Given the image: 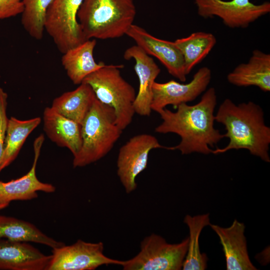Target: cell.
<instances>
[{
  "label": "cell",
  "instance_id": "23",
  "mask_svg": "<svg viewBox=\"0 0 270 270\" xmlns=\"http://www.w3.org/2000/svg\"><path fill=\"white\" fill-rule=\"evenodd\" d=\"M189 230L187 252L182 269L184 270H204L207 268L208 258L202 253L199 238L203 228L210 224L209 214L194 216L186 215L184 220Z\"/></svg>",
  "mask_w": 270,
  "mask_h": 270
},
{
  "label": "cell",
  "instance_id": "12",
  "mask_svg": "<svg viewBox=\"0 0 270 270\" xmlns=\"http://www.w3.org/2000/svg\"><path fill=\"white\" fill-rule=\"evenodd\" d=\"M147 54L156 58L168 72L182 82L186 80L184 57L174 42L157 38L145 29L133 24L126 33Z\"/></svg>",
  "mask_w": 270,
  "mask_h": 270
},
{
  "label": "cell",
  "instance_id": "20",
  "mask_svg": "<svg viewBox=\"0 0 270 270\" xmlns=\"http://www.w3.org/2000/svg\"><path fill=\"white\" fill-rule=\"evenodd\" d=\"M96 99L92 88L82 82L75 90L54 98L51 107L60 114L82 124Z\"/></svg>",
  "mask_w": 270,
  "mask_h": 270
},
{
  "label": "cell",
  "instance_id": "27",
  "mask_svg": "<svg viewBox=\"0 0 270 270\" xmlns=\"http://www.w3.org/2000/svg\"><path fill=\"white\" fill-rule=\"evenodd\" d=\"M23 10L22 0H0V20L20 14Z\"/></svg>",
  "mask_w": 270,
  "mask_h": 270
},
{
  "label": "cell",
  "instance_id": "1",
  "mask_svg": "<svg viewBox=\"0 0 270 270\" xmlns=\"http://www.w3.org/2000/svg\"><path fill=\"white\" fill-rule=\"evenodd\" d=\"M216 104V90L210 88L195 104H182L176 112L166 108L158 113L162 122L154 132L164 134L174 133L180 136V143L168 146V150H178L182 154H212L214 149L211 148H214L224 138V134L214 127Z\"/></svg>",
  "mask_w": 270,
  "mask_h": 270
},
{
  "label": "cell",
  "instance_id": "15",
  "mask_svg": "<svg viewBox=\"0 0 270 270\" xmlns=\"http://www.w3.org/2000/svg\"><path fill=\"white\" fill-rule=\"evenodd\" d=\"M218 236L226 258L227 270H256L251 262L244 236V224L234 220L228 227L211 224Z\"/></svg>",
  "mask_w": 270,
  "mask_h": 270
},
{
  "label": "cell",
  "instance_id": "22",
  "mask_svg": "<svg viewBox=\"0 0 270 270\" xmlns=\"http://www.w3.org/2000/svg\"><path fill=\"white\" fill-rule=\"evenodd\" d=\"M41 121L40 117L26 120H20L13 116L8 118L4 151L0 166V172L16 159L28 136Z\"/></svg>",
  "mask_w": 270,
  "mask_h": 270
},
{
  "label": "cell",
  "instance_id": "13",
  "mask_svg": "<svg viewBox=\"0 0 270 270\" xmlns=\"http://www.w3.org/2000/svg\"><path fill=\"white\" fill-rule=\"evenodd\" d=\"M44 139V136L40 134L35 140L34 162L26 174L7 182L0 180V204L8 206L12 201L34 199L38 196V192L52 193L56 191L54 185L40 181L36 174V166Z\"/></svg>",
  "mask_w": 270,
  "mask_h": 270
},
{
  "label": "cell",
  "instance_id": "21",
  "mask_svg": "<svg viewBox=\"0 0 270 270\" xmlns=\"http://www.w3.org/2000/svg\"><path fill=\"white\" fill-rule=\"evenodd\" d=\"M32 242L46 246L52 249L65 244L46 234L34 224L16 218L0 215V238Z\"/></svg>",
  "mask_w": 270,
  "mask_h": 270
},
{
  "label": "cell",
  "instance_id": "8",
  "mask_svg": "<svg viewBox=\"0 0 270 270\" xmlns=\"http://www.w3.org/2000/svg\"><path fill=\"white\" fill-rule=\"evenodd\" d=\"M104 252L102 242L78 240L70 245L52 249L46 270H94L104 265H122L123 260L108 258Z\"/></svg>",
  "mask_w": 270,
  "mask_h": 270
},
{
  "label": "cell",
  "instance_id": "2",
  "mask_svg": "<svg viewBox=\"0 0 270 270\" xmlns=\"http://www.w3.org/2000/svg\"><path fill=\"white\" fill-rule=\"evenodd\" d=\"M215 121L224 126V137L229 138V142L223 148L213 150L212 154L245 149L263 161L270 162V128L265 124L264 112L259 105L252 102L236 104L226 98L218 110Z\"/></svg>",
  "mask_w": 270,
  "mask_h": 270
},
{
  "label": "cell",
  "instance_id": "4",
  "mask_svg": "<svg viewBox=\"0 0 270 270\" xmlns=\"http://www.w3.org/2000/svg\"><path fill=\"white\" fill-rule=\"evenodd\" d=\"M81 126L82 144L78 152L74 156V168L85 166L105 156L123 131L116 124L114 109L97 98Z\"/></svg>",
  "mask_w": 270,
  "mask_h": 270
},
{
  "label": "cell",
  "instance_id": "28",
  "mask_svg": "<svg viewBox=\"0 0 270 270\" xmlns=\"http://www.w3.org/2000/svg\"><path fill=\"white\" fill-rule=\"evenodd\" d=\"M5 206L3 204H0V210L6 208Z\"/></svg>",
  "mask_w": 270,
  "mask_h": 270
},
{
  "label": "cell",
  "instance_id": "5",
  "mask_svg": "<svg viewBox=\"0 0 270 270\" xmlns=\"http://www.w3.org/2000/svg\"><path fill=\"white\" fill-rule=\"evenodd\" d=\"M123 68V64H105L82 82L92 88L100 102L114 109L116 124L122 130L132 122L136 94L134 87L122 76L120 70Z\"/></svg>",
  "mask_w": 270,
  "mask_h": 270
},
{
  "label": "cell",
  "instance_id": "25",
  "mask_svg": "<svg viewBox=\"0 0 270 270\" xmlns=\"http://www.w3.org/2000/svg\"><path fill=\"white\" fill-rule=\"evenodd\" d=\"M54 0H22L24 10L21 22L28 34L33 38H42L48 10Z\"/></svg>",
  "mask_w": 270,
  "mask_h": 270
},
{
  "label": "cell",
  "instance_id": "3",
  "mask_svg": "<svg viewBox=\"0 0 270 270\" xmlns=\"http://www.w3.org/2000/svg\"><path fill=\"white\" fill-rule=\"evenodd\" d=\"M136 14L134 0H83L77 18L86 40H107L126 35Z\"/></svg>",
  "mask_w": 270,
  "mask_h": 270
},
{
  "label": "cell",
  "instance_id": "14",
  "mask_svg": "<svg viewBox=\"0 0 270 270\" xmlns=\"http://www.w3.org/2000/svg\"><path fill=\"white\" fill-rule=\"evenodd\" d=\"M124 58L134 60V69L138 79V90L134 102V112L140 116H150L152 112V86L160 69L154 60L136 44L125 50Z\"/></svg>",
  "mask_w": 270,
  "mask_h": 270
},
{
  "label": "cell",
  "instance_id": "17",
  "mask_svg": "<svg viewBox=\"0 0 270 270\" xmlns=\"http://www.w3.org/2000/svg\"><path fill=\"white\" fill-rule=\"evenodd\" d=\"M42 120L44 130L50 140L60 147L68 148L73 156L78 152L82 144L81 124L51 106L44 108Z\"/></svg>",
  "mask_w": 270,
  "mask_h": 270
},
{
  "label": "cell",
  "instance_id": "16",
  "mask_svg": "<svg viewBox=\"0 0 270 270\" xmlns=\"http://www.w3.org/2000/svg\"><path fill=\"white\" fill-rule=\"evenodd\" d=\"M50 257L28 242L0 238V270H46Z\"/></svg>",
  "mask_w": 270,
  "mask_h": 270
},
{
  "label": "cell",
  "instance_id": "11",
  "mask_svg": "<svg viewBox=\"0 0 270 270\" xmlns=\"http://www.w3.org/2000/svg\"><path fill=\"white\" fill-rule=\"evenodd\" d=\"M211 78L210 70L204 66L198 70L187 84L174 80L164 83L155 82L152 86V110L158 113L168 105L176 109L182 104L194 100L206 90Z\"/></svg>",
  "mask_w": 270,
  "mask_h": 270
},
{
  "label": "cell",
  "instance_id": "7",
  "mask_svg": "<svg viewBox=\"0 0 270 270\" xmlns=\"http://www.w3.org/2000/svg\"><path fill=\"white\" fill-rule=\"evenodd\" d=\"M83 0H54L46 18L44 29L62 54L86 40L77 15Z\"/></svg>",
  "mask_w": 270,
  "mask_h": 270
},
{
  "label": "cell",
  "instance_id": "6",
  "mask_svg": "<svg viewBox=\"0 0 270 270\" xmlns=\"http://www.w3.org/2000/svg\"><path fill=\"white\" fill-rule=\"evenodd\" d=\"M188 237L177 244L168 243L152 234L140 242V250L132 258L123 260L124 270H180L182 269L188 246Z\"/></svg>",
  "mask_w": 270,
  "mask_h": 270
},
{
  "label": "cell",
  "instance_id": "18",
  "mask_svg": "<svg viewBox=\"0 0 270 270\" xmlns=\"http://www.w3.org/2000/svg\"><path fill=\"white\" fill-rule=\"evenodd\" d=\"M229 83L240 87L254 86L264 92L270 91V54L253 50L246 63L237 66L227 76Z\"/></svg>",
  "mask_w": 270,
  "mask_h": 270
},
{
  "label": "cell",
  "instance_id": "10",
  "mask_svg": "<svg viewBox=\"0 0 270 270\" xmlns=\"http://www.w3.org/2000/svg\"><path fill=\"white\" fill-rule=\"evenodd\" d=\"M198 14L204 18L218 16L230 28H246L270 12V2L256 4L250 0H194Z\"/></svg>",
  "mask_w": 270,
  "mask_h": 270
},
{
  "label": "cell",
  "instance_id": "9",
  "mask_svg": "<svg viewBox=\"0 0 270 270\" xmlns=\"http://www.w3.org/2000/svg\"><path fill=\"white\" fill-rule=\"evenodd\" d=\"M156 148L167 150L168 146L160 144L156 137L147 134L134 136L120 148L117 174L126 193L136 189V178L146 168L150 152Z\"/></svg>",
  "mask_w": 270,
  "mask_h": 270
},
{
  "label": "cell",
  "instance_id": "26",
  "mask_svg": "<svg viewBox=\"0 0 270 270\" xmlns=\"http://www.w3.org/2000/svg\"><path fill=\"white\" fill-rule=\"evenodd\" d=\"M8 98L7 93L0 87V166L4 151L8 120L7 116Z\"/></svg>",
  "mask_w": 270,
  "mask_h": 270
},
{
  "label": "cell",
  "instance_id": "19",
  "mask_svg": "<svg viewBox=\"0 0 270 270\" xmlns=\"http://www.w3.org/2000/svg\"><path fill=\"white\" fill-rule=\"evenodd\" d=\"M96 44V39L88 40L62 54V64L74 84H81L86 76L105 65L94 58Z\"/></svg>",
  "mask_w": 270,
  "mask_h": 270
},
{
  "label": "cell",
  "instance_id": "24",
  "mask_svg": "<svg viewBox=\"0 0 270 270\" xmlns=\"http://www.w3.org/2000/svg\"><path fill=\"white\" fill-rule=\"evenodd\" d=\"M174 42L182 54L188 75L208 54L216 44V39L211 33L198 32L176 39Z\"/></svg>",
  "mask_w": 270,
  "mask_h": 270
}]
</instances>
